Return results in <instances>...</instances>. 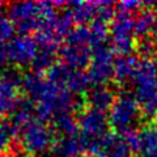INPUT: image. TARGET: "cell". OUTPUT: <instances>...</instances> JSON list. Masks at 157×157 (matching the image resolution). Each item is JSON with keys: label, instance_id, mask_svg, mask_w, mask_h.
<instances>
[{"label": "cell", "instance_id": "6da1fadb", "mask_svg": "<svg viewBox=\"0 0 157 157\" xmlns=\"http://www.w3.org/2000/svg\"><path fill=\"white\" fill-rule=\"evenodd\" d=\"M56 11L52 2H21L11 4L8 17L21 36H28L33 32L38 33L46 20L58 13Z\"/></svg>", "mask_w": 157, "mask_h": 157}, {"label": "cell", "instance_id": "7a4b0ae2", "mask_svg": "<svg viewBox=\"0 0 157 157\" xmlns=\"http://www.w3.org/2000/svg\"><path fill=\"white\" fill-rule=\"evenodd\" d=\"M58 140L56 132L46 123L33 119L18 136V147L21 152L38 157L50 152Z\"/></svg>", "mask_w": 157, "mask_h": 157}, {"label": "cell", "instance_id": "3957f363", "mask_svg": "<svg viewBox=\"0 0 157 157\" xmlns=\"http://www.w3.org/2000/svg\"><path fill=\"white\" fill-rule=\"evenodd\" d=\"M109 126L117 134L134 130L135 122L140 118V110L135 94L128 90H122L117 94V100L109 113Z\"/></svg>", "mask_w": 157, "mask_h": 157}, {"label": "cell", "instance_id": "277c9868", "mask_svg": "<svg viewBox=\"0 0 157 157\" xmlns=\"http://www.w3.org/2000/svg\"><path fill=\"white\" fill-rule=\"evenodd\" d=\"M24 76L17 67L6 68L0 73V115L13 114L21 102Z\"/></svg>", "mask_w": 157, "mask_h": 157}, {"label": "cell", "instance_id": "5b68a950", "mask_svg": "<svg viewBox=\"0 0 157 157\" xmlns=\"http://www.w3.org/2000/svg\"><path fill=\"white\" fill-rule=\"evenodd\" d=\"M114 55L110 46L102 45L93 48L89 75L93 85H107L114 78Z\"/></svg>", "mask_w": 157, "mask_h": 157}, {"label": "cell", "instance_id": "8992f818", "mask_svg": "<svg viewBox=\"0 0 157 157\" xmlns=\"http://www.w3.org/2000/svg\"><path fill=\"white\" fill-rule=\"evenodd\" d=\"M9 62L14 67H26L30 66L38 52V45L36 39L29 36H17L7 43Z\"/></svg>", "mask_w": 157, "mask_h": 157}, {"label": "cell", "instance_id": "52a82bcc", "mask_svg": "<svg viewBox=\"0 0 157 157\" xmlns=\"http://www.w3.org/2000/svg\"><path fill=\"white\" fill-rule=\"evenodd\" d=\"M77 123L84 136H100L109 132V118L105 113L88 106L77 114Z\"/></svg>", "mask_w": 157, "mask_h": 157}, {"label": "cell", "instance_id": "ba28073f", "mask_svg": "<svg viewBox=\"0 0 157 157\" xmlns=\"http://www.w3.org/2000/svg\"><path fill=\"white\" fill-rule=\"evenodd\" d=\"M59 56L66 66L72 70L82 71L84 68L90 66L93 48L89 46H77L64 43L59 48Z\"/></svg>", "mask_w": 157, "mask_h": 157}, {"label": "cell", "instance_id": "9c48e42d", "mask_svg": "<svg viewBox=\"0 0 157 157\" xmlns=\"http://www.w3.org/2000/svg\"><path fill=\"white\" fill-rule=\"evenodd\" d=\"M135 97L139 105L140 118L143 121H153L157 118V81L135 86Z\"/></svg>", "mask_w": 157, "mask_h": 157}, {"label": "cell", "instance_id": "30bf717a", "mask_svg": "<svg viewBox=\"0 0 157 157\" xmlns=\"http://www.w3.org/2000/svg\"><path fill=\"white\" fill-rule=\"evenodd\" d=\"M115 100V92L109 85H93L89 92L84 96V101L88 107H92V109L104 113L107 110L110 111Z\"/></svg>", "mask_w": 157, "mask_h": 157}, {"label": "cell", "instance_id": "8fae6325", "mask_svg": "<svg viewBox=\"0 0 157 157\" xmlns=\"http://www.w3.org/2000/svg\"><path fill=\"white\" fill-rule=\"evenodd\" d=\"M140 58L135 55L119 56L114 63V78L117 85L126 86L130 82H134L136 68L139 64Z\"/></svg>", "mask_w": 157, "mask_h": 157}, {"label": "cell", "instance_id": "7c38bea8", "mask_svg": "<svg viewBox=\"0 0 157 157\" xmlns=\"http://www.w3.org/2000/svg\"><path fill=\"white\" fill-rule=\"evenodd\" d=\"M134 34L139 39L157 37V13L153 9H141L134 16Z\"/></svg>", "mask_w": 157, "mask_h": 157}, {"label": "cell", "instance_id": "4fadbf2b", "mask_svg": "<svg viewBox=\"0 0 157 157\" xmlns=\"http://www.w3.org/2000/svg\"><path fill=\"white\" fill-rule=\"evenodd\" d=\"M100 2H73L68 3L67 12L70 13L73 24L85 25L86 22H93L96 20Z\"/></svg>", "mask_w": 157, "mask_h": 157}, {"label": "cell", "instance_id": "5bb4252c", "mask_svg": "<svg viewBox=\"0 0 157 157\" xmlns=\"http://www.w3.org/2000/svg\"><path fill=\"white\" fill-rule=\"evenodd\" d=\"M54 153L59 157H77L85 155V141L82 135L60 137L54 145Z\"/></svg>", "mask_w": 157, "mask_h": 157}, {"label": "cell", "instance_id": "9a60e30c", "mask_svg": "<svg viewBox=\"0 0 157 157\" xmlns=\"http://www.w3.org/2000/svg\"><path fill=\"white\" fill-rule=\"evenodd\" d=\"M47 78H43L42 75H39L37 72H28L24 75L22 78V90L26 93L29 100L36 102L38 101V98L41 97L42 92L45 90Z\"/></svg>", "mask_w": 157, "mask_h": 157}, {"label": "cell", "instance_id": "2e32d148", "mask_svg": "<svg viewBox=\"0 0 157 157\" xmlns=\"http://www.w3.org/2000/svg\"><path fill=\"white\" fill-rule=\"evenodd\" d=\"M131 155L132 152L123 135L110 132L109 136H107L105 151L101 156L102 157H130Z\"/></svg>", "mask_w": 157, "mask_h": 157}, {"label": "cell", "instance_id": "e0dca14e", "mask_svg": "<svg viewBox=\"0 0 157 157\" xmlns=\"http://www.w3.org/2000/svg\"><path fill=\"white\" fill-rule=\"evenodd\" d=\"M92 85L93 82L90 80L89 75H88V72L77 71V70L71 71L68 80L66 82V88L75 96H82V94L85 96L89 92Z\"/></svg>", "mask_w": 157, "mask_h": 157}, {"label": "cell", "instance_id": "ac0fdd59", "mask_svg": "<svg viewBox=\"0 0 157 157\" xmlns=\"http://www.w3.org/2000/svg\"><path fill=\"white\" fill-rule=\"evenodd\" d=\"M156 81H157L156 63H153L152 59H140L132 84L137 86V85L149 84V82H156Z\"/></svg>", "mask_w": 157, "mask_h": 157}, {"label": "cell", "instance_id": "d6986e66", "mask_svg": "<svg viewBox=\"0 0 157 157\" xmlns=\"http://www.w3.org/2000/svg\"><path fill=\"white\" fill-rule=\"evenodd\" d=\"M54 126L52 128L56 132V135H60V137H71L78 135V123L77 118L72 114H62L54 118Z\"/></svg>", "mask_w": 157, "mask_h": 157}, {"label": "cell", "instance_id": "ffe728a7", "mask_svg": "<svg viewBox=\"0 0 157 157\" xmlns=\"http://www.w3.org/2000/svg\"><path fill=\"white\" fill-rule=\"evenodd\" d=\"M111 37H128L134 36V16L117 13L114 20L110 22Z\"/></svg>", "mask_w": 157, "mask_h": 157}, {"label": "cell", "instance_id": "44dd1931", "mask_svg": "<svg viewBox=\"0 0 157 157\" xmlns=\"http://www.w3.org/2000/svg\"><path fill=\"white\" fill-rule=\"evenodd\" d=\"M56 55H58V52H55V51L41 50V48H38L37 55L32 63L33 71L39 73V75L47 73L52 68V66L56 63Z\"/></svg>", "mask_w": 157, "mask_h": 157}, {"label": "cell", "instance_id": "7402d4cb", "mask_svg": "<svg viewBox=\"0 0 157 157\" xmlns=\"http://www.w3.org/2000/svg\"><path fill=\"white\" fill-rule=\"evenodd\" d=\"M64 43H68V45L89 46V47H92L90 28L86 26V25H77L76 28L71 29V32L67 34Z\"/></svg>", "mask_w": 157, "mask_h": 157}, {"label": "cell", "instance_id": "603a6c76", "mask_svg": "<svg viewBox=\"0 0 157 157\" xmlns=\"http://www.w3.org/2000/svg\"><path fill=\"white\" fill-rule=\"evenodd\" d=\"M136 41L134 39V36L128 37H111L110 48L114 54H118L121 56L131 55L132 51H135Z\"/></svg>", "mask_w": 157, "mask_h": 157}, {"label": "cell", "instance_id": "cb8c5ba5", "mask_svg": "<svg viewBox=\"0 0 157 157\" xmlns=\"http://www.w3.org/2000/svg\"><path fill=\"white\" fill-rule=\"evenodd\" d=\"M71 71H72V68L66 66L63 62H56L55 64L52 66L51 70L46 73L47 80L54 82L55 85L66 88V82L68 80V76H70Z\"/></svg>", "mask_w": 157, "mask_h": 157}, {"label": "cell", "instance_id": "d4e9b609", "mask_svg": "<svg viewBox=\"0 0 157 157\" xmlns=\"http://www.w3.org/2000/svg\"><path fill=\"white\" fill-rule=\"evenodd\" d=\"M135 51L137 52V56L140 59H152L156 54V42L155 38L145 37L136 41Z\"/></svg>", "mask_w": 157, "mask_h": 157}, {"label": "cell", "instance_id": "484cf974", "mask_svg": "<svg viewBox=\"0 0 157 157\" xmlns=\"http://www.w3.org/2000/svg\"><path fill=\"white\" fill-rule=\"evenodd\" d=\"M14 24L8 16L0 14V43H6L14 38Z\"/></svg>", "mask_w": 157, "mask_h": 157}, {"label": "cell", "instance_id": "4316f807", "mask_svg": "<svg viewBox=\"0 0 157 157\" xmlns=\"http://www.w3.org/2000/svg\"><path fill=\"white\" fill-rule=\"evenodd\" d=\"M12 132L8 122H0V155H7L12 148Z\"/></svg>", "mask_w": 157, "mask_h": 157}, {"label": "cell", "instance_id": "83f0119b", "mask_svg": "<svg viewBox=\"0 0 157 157\" xmlns=\"http://www.w3.org/2000/svg\"><path fill=\"white\" fill-rule=\"evenodd\" d=\"M143 7H145V3L136 2V0H124V2H121L115 6L118 13L130 14V16H132L134 13H139Z\"/></svg>", "mask_w": 157, "mask_h": 157}, {"label": "cell", "instance_id": "f1b7e54d", "mask_svg": "<svg viewBox=\"0 0 157 157\" xmlns=\"http://www.w3.org/2000/svg\"><path fill=\"white\" fill-rule=\"evenodd\" d=\"M9 63V54L7 43H0V73L6 70V66Z\"/></svg>", "mask_w": 157, "mask_h": 157}, {"label": "cell", "instance_id": "f546056e", "mask_svg": "<svg viewBox=\"0 0 157 157\" xmlns=\"http://www.w3.org/2000/svg\"><path fill=\"white\" fill-rule=\"evenodd\" d=\"M141 157H157V149L151 151V152H147V153H144Z\"/></svg>", "mask_w": 157, "mask_h": 157}, {"label": "cell", "instance_id": "4dcf8cb0", "mask_svg": "<svg viewBox=\"0 0 157 157\" xmlns=\"http://www.w3.org/2000/svg\"><path fill=\"white\" fill-rule=\"evenodd\" d=\"M38 157H59V156H56L54 152H47V153H43V155L38 156Z\"/></svg>", "mask_w": 157, "mask_h": 157}, {"label": "cell", "instance_id": "1f68e13d", "mask_svg": "<svg viewBox=\"0 0 157 157\" xmlns=\"http://www.w3.org/2000/svg\"><path fill=\"white\" fill-rule=\"evenodd\" d=\"M3 9H4V3H0V14H2Z\"/></svg>", "mask_w": 157, "mask_h": 157}, {"label": "cell", "instance_id": "d6a6232c", "mask_svg": "<svg viewBox=\"0 0 157 157\" xmlns=\"http://www.w3.org/2000/svg\"><path fill=\"white\" fill-rule=\"evenodd\" d=\"M0 157H8L7 155H0Z\"/></svg>", "mask_w": 157, "mask_h": 157}]
</instances>
